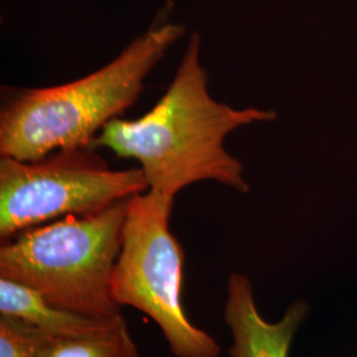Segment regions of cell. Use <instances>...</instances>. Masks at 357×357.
Wrapping results in <instances>:
<instances>
[{"label": "cell", "mask_w": 357, "mask_h": 357, "mask_svg": "<svg viewBox=\"0 0 357 357\" xmlns=\"http://www.w3.org/2000/svg\"><path fill=\"white\" fill-rule=\"evenodd\" d=\"M200 52L202 38L193 33L172 82L153 109L134 121L115 118L93 142L94 149L137 160L149 190L174 199L204 180L249 191L243 165L224 149V139L240 126L277 116L258 109L236 110L212 98Z\"/></svg>", "instance_id": "cell-1"}, {"label": "cell", "mask_w": 357, "mask_h": 357, "mask_svg": "<svg viewBox=\"0 0 357 357\" xmlns=\"http://www.w3.org/2000/svg\"><path fill=\"white\" fill-rule=\"evenodd\" d=\"M184 33L183 24H153L88 76L15 93L0 114L1 156L32 162L93 147L101 130L138 100L147 76Z\"/></svg>", "instance_id": "cell-2"}, {"label": "cell", "mask_w": 357, "mask_h": 357, "mask_svg": "<svg viewBox=\"0 0 357 357\" xmlns=\"http://www.w3.org/2000/svg\"><path fill=\"white\" fill-rule=\"evenodd\" d=\"M128 200L17 233L0 248V278L35 289L53 306L98 320L122 315L112 278Z\"/></svg>", "instance_id": "cell-3"}, {"label": "cell", "mask_w": 357, "mask_h": 357, "mask_svg": "<svg viewBox=\"0 0 357 357\" xmlns=\"http://www.w3.org/2000/svg\"><path fill=\"white\" fill-rule=\"evenodd\" d=\"M175 199L146 191L130 197L112 293L156 323L175 357H220L221 347L188 319L181 302L184 252L169 230Z\"/></svg>", "instance_id": "cell-4"}, {"label": "cell", "mask_w": 357, "mask_h": 357, "mask_svg": "<svg viewBox=\"0 0 357 357\" xmlns=\"http://www.w3.org/2000/svg\"><path fill=\"white\" fill-rule=\"evenodd\" d=\"M94 147L63 150L32 162L0 159V237L69 216L98 213L149 191L141 168L112 169Z\"/></svg>", "instance_id": "cell-5"}, {"label": "cell", "mask_w": 357, "mask_h": 357, "mask_svg": "<svg viewBox=\"0 0 357 357\" xmlns=\"http://www.w3.org/2000/svg\"><path fill=\"white\" fill-rule=\"evenodd\" d=\"M307 312L306 303L296 302L280 321L268 323L257 310L250 281L243 274H230L224 308V320L233 336L229 356L289 357L294 335Z\"/></svg>", "instance_id": "cell-6"}, {"label": "cell", "mask_w": 357, "mask_h": 357, "mask_svg": "<svg viewBox=\"0 0 357 357\" xmlns=\"http://www.w3.org/2000/svg\"><path fill=\"white\" fill-rule=\"evenodd\" d=\"M0 317L19 320L38 331L60 336L85 335L109 321L86 318L53 306L35 289L7 278H0Z\"/></svg>", "instance_id": "cell-7"}, {"label": "cell", "mask_w": 357, "mask_h": 357, "mask_svg": "<svg viewBox=\"0 0 357 357\" xmlns=\"http://www.w3.org/2000/svg\"><path fill=\"white\" fill-rule=\"evenodd\" d=\"M35 331L40 357H141L122 315L79 336Z\"/></svg>", "instance_id": "cell-8"}, {"label": "cell", "mask_w": 357, "mask_h": 357, "mask_svg": "<svg viewBox=\"0 0 357 357\" xmlns=\"http://www.w3.org/2000/svg\"><path fill=\"white\" fill-rule=\"evenodd\" d=\"M0 357H40L35 328L0 317Z\"/></svg>", "instance_id": "cell-9"}]
</instances>
